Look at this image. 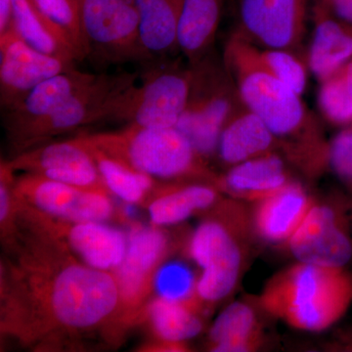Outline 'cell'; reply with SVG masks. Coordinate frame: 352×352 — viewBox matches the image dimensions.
Instances as JSON below:
<instances>
[{"mask_svg": "<svg viewBox=\"0 0 352 352\" xmlns=\"http://www.w3.org/2000/svg\"><path fill=\"white\" fill-rule=\"evenodd\" d=\"M9 279L4 325L30 342L91 332L120 321L113 273L90 267L43 234L34 232Z\"/></svg>", "mask_w": 352, "mask_h": 352, "instance_id": "6da1fadb", "label": "cell"}, {"mask_svg": "<svg viewBox=\"0 0 352 352\" xmlns=\"http://www.w3.org/2000/svg\"><path fill=\"white\" fill-rule=\"evenodd\" d=\"M222 58L243 103L270 129L287 161L308 175L329 168L330 142L302 95L268 74L256 61L251 44L234 34Z\"/></svg>", "mask_w": 352, "mask_h": 352, "instance_id": "7a4b0ae2", "label": "cell"}, {"mask_svg": "<svg viewBox=\"0 0 352 352\" xmlns=\"http://www.w3.org/2000/svg\"><path fill=\"white\" fill-rule=\"evenodd\" d=\"M263 309L292 327L321 332L352 303V274L344 268L300 263L278 273L263 289Z\"/></svg>", "mask_w": 352, "mask_h": 352, "instance_id": "3957f363", "label": "cell"}, {"mask_svg": "<svg viewBox=\"0 0 352 352\" xmlns=\"http://www.w3.org/2000/svg\"><path fill=\"white\" fill-rule=\"evenodd\" d=\"M85 140L161 180H207L214 183L208 162L176 127L151 129L126 124L115 131L80 133Z\"/></svg>", "mask_w": 352, "mask_h": 352, "instance_id": "277c9868", "label": "cell"}, {"mask_svg": "<svg viewBox=\"0 0 352 352\" xmlns=\"http://www.w3.org/2000/svg\"><path fill=\"white\" fill-rule=\"evenodd\" d=\"M189 65L188 100L176 129L208 162L217 154L222 129L243 101L223 58L215 50Z\"/></svg>", "mask_w": 352, "mask_h": 352, "instance_id": "5b68a950", "label": "cell"}, {"mask_svg": "<svg viewBox=\"0 0 352 352\" xmlns=\"http://www.w3.org/2000/svg\"><path fill=\"white\" fill-rule=\"evenodd\" d=\"M191 85V68L182 58H157L141 64L138 87L120 122L151 129L176 127Z\"/></svg>", "mask_w": 352, "mask_h": 352, "instance_id": "8992f818", "label": "cell"}, {"mask_svg": "<svg viewBox=\"0 0 352 352\" xmlns=\"http://www.w3.org/2000/svg\"><path fill=\"white\" fill-rule=\"evenodd\" d=\"M87 59L103 66L150 61L141 41L135 0H83Z\"/></svg>", "mask_w": 352, "mask_h": 352, "instance_id": "52a82bcc", "label": "cell"}, {"mask_svg": "<svg viewBox=\"0 0 352 352\" xmlns=\"http://www.w3.org/2000/svg\"><path fill=\"white\" fill-rule=\"evenodd\" d=\"M300 263L344 268L352 263V196L335 193L315 203L288 241Z\"/></svg>", "mask_w": 352, "mask_h": 352, "instance_id": "ba28073f", "label": "cell"}, {"mask_svg": "<svg viewBox=\"0 0 352 352\" xmlns=\"http://www.w3.org/2000/svg\"><path fill=\"white\" fill-rule=\"evenodd\" d=\"M138 80V72L96 74L36 131L25 150L102 120H119Z\"/></svg>", "mask_w": 352, "mask_h": 352, "instance_id": "9c48e42d", "label": "cell"}, {"mask_svg": "<svg viewBox=\"0 0 352 352\" xmlns=\"http://www.w3.org/2000/svg\"><path fill=\"white\" fill-rule=\"evenodd\" d=\"M235 15L232 34L261 48L302 54L308 0H228Z\"/></svg>", "mask_w": 352, "mask_h": 352, "instance_id": "30bf717a", "label": "cell"}, {"mask_svg": "<svg viewBox=\"0 0 352 352\" xmlns=\"http://www.w3.org/2000/svg\"><path fill=\"white\" fill-rule=\"evenodd\" d=\"M14 194L18 206L51 219L106 222L115 217V206L106 190L80 188L24 173L15 178Z\"/></svg>", "mask_w": 352, "mask_h": 352, "instance_id": "8fae6325", "label": "cell"}, {"mask_svg": "<svg viewBox=\"0 0 352 352\" xmlns=\"http://www.w3.org/2000/svg\"><path fill=\"white\" fill-rule=\"evenodd\" d=\"M188 254L200 267L199 302H219L235 288L242 270L240 244L230 227L219 219L205 220L192 233Z\"/></svg>", "mask_w": 352, "mask_h": 352, "instance_id": "7c38bea8", "label": "cell"}, {"mask_svg": "<svg viewBox=\"0 0 352 352\" xmlns=\"http://www.w3.org/2000/svg\"><path fill=\"white\" fill-rule=\"evenodd\" d=\"M18 217L30 224L32 231L57 241L76 258L95 270L113 273L126 256L127 234L105 222L66 221L22 207L18 210Z\"/></svg>", "mask_w": 352, "mask_h": 352, "instance_id": "4fadbf2b", "label": "cell"}, {"mask_svg": "<svg viewBox=\"0 0 352 352\" xmlns=\"http://www.w3.org/2000/svg\"><path fill=\"white\" fill-rule=\"evenodd\" d=\"M168 252V238L160 227L131 226L126 256L113 271L120 293V323L138 320L143 314L155 274Z\"/></svg>", "mask_w": 352, "mask_h": 352, "instance_id": "5bb4252c", "label": "cell"}, {"mask_svg": "<svg viewBox=\"0 0 352 352\" xmlns=\"http://www.w3.org/2000/svg\"><path fill=\"white\" fill-rule=\"evenodd\" d=\"M96 74L74 68L44 80L13 107L1 111L2 124L16 154L25 151L36 131Z\"/></svg>", "mask_w": 352, "mask_h": 352, "instance_id": "9a60e30c", "label": "cell"}, {"mask_svg": "<svg viewBox=\"0 0 352 352\" xmlns=\"http://www.w3.org/2000/svg\"><path fill=\"white\" fill-rule=\"evenodd\" d=\"M14 171L44 176L80 188L106 190L87 143L80 136L43 143L7 161Z\"/></svg>", "mask_w": 352, "mask_h": 352, "instance_id": "2e32d148", "label": "cell"}, {"mask_svg": "<svg viewBox=\"0 0 352 352\" xmlns=\"http://www.w3.org/2000/svg\"><path fill=\"white\" fill-rule=\"evenodd\" d=\"M67 61L34 50L9 28L0 34V107H13L44 80L76 68Z\"/></svg>", "mask_w": 352, "mask_h": 352, "instance_id": "e0dca14e", "label": "cell"}, {"mask_svg": "<svg viewBox=\"0 0 352 352\" xmlns=\"http://www.w3.org/2000/svg\"><path fill=\"white\" fill-rule=\"evenodd\" d=\"M311 20L307 66L321 83L352 60V25L338 19L319 0L311 7Z\"/></svg>", "mask_w": 352, "mask_h": 352, "instance_id": "ac0fdd59", "label": "cell"}, {"mask_svg": "<svg viewBox=\"0 0 352 352\" xmlns=\"http://www.w3.org/2000/svg\"><path fill=\"white\" fill-rule=\"evenodd\" d=\"M315 203L300 183L289 180L281 188L258 201L254 229L270 243H288Z\"/></svg>", "mask_w": 352, "mask_h": 352, "instance_id": "d6986e66", "label": "cell"}, {"mask_svg": "<svg viewBox=\"0 0 352 352\" xmlns=\"http://www.w3.org/2000/svg\"><path fill=\"white\" fill-rule=\"evenodd\" d=\"M272 152L281 153L276 138L263 120L242 103L222 129L215 156L222 164L231 168Z\"/></svg>", "mask_w": 352, "mask_h": 352, "instance_id": "ffe728a7", "label": "cell"}, {"mask_svg": "<svg viewBox=\"0 0 352 352\" xmlns=\"http://www.w3.org/2000/svg\"><path fill=\"white\" fill-rule=\"evenodd\" d=\"M287 162L281 153H268L228 168L214 185L231 195L258 201L291 180Z\"/></svg>", "mask_w": 352, "mask_h": 352, "instance_id": "44dd1931", "label": "cell"}, {"mask_svg": "<svg viewBox=\"0 0 352 352\" xmlns=\"http://www.w3.org/2000/svg\"><path fill=\"white\" fill-rule=\"evenodd\" d=\"M141 41L151 59L180 52L178 34L183 0H135Z\"/></svg>", "mask_w": 352, "mask_h": 352, "instance_id": "7402d4cb", "label": "cell"}, {"mask_svg": "<svg viewBox=\"0 0 352 352\" xmlns=\"http://www.w3.org/2000/svg\"><path fill=\"white\" fill-rule=\"evenodd\" d=\"M226 0H183L180 18L179 50L189 64L215 50L217 31Z\"/></svg>", "mask_w": 352, "mask_h": 352, "instance_id": "603a6c76", "label": "cell"}, {"mask_svg": "<svg viewBox=\"0 0 352 352\" xmlns=\"http://www.w3.org/2000/svg\"><path fill=\"white\" fill-rule=\"evenodd\" d=\"M217 199L215 187L205 183L164 185L148 206V214L152 226H175L212 207Z\"/></svg>", "mask_w": 352, "mask_h": 352, "instance_id": "cb8c5ba5", "label": "cell"}, {"mask_svg": "<svg viewBox=\"0 0 352 352\" xmlns=\"http://www.w3.org/2000/svg\"><path fill=\"white\" fill-rule=\"evenodd\" d=\"M198 305L199 303L170 302L157 296L146 305L143 314L155 337L162 344L159 347L178 351L183 349V342L201 332L204 323L197 312Z\"/></svg>", "mask_w": 352, "mask_h": 352, "instance_id": "d4e9b609", "label": "cell"}, {"mask_svg": "<svg viewBox=\"0 0 352 352\" xmlns=\"http://www.w3.org/2000/svg\"><path fill=\"white\" fill-rule=\"evenodd\" d=\"M9 28L34 50L78 63V57L68 41L30 0H13Z\"/></svg>", "mask_w": 352, "mask_h": 352, "instance_id": "484cf974", "label": "cell"}, {"mask_svg": "<svg viewBox=\"0 0 352 352\" xmlns=\"http://www.w3.org/2000/svg\"><path fill=\"white\" fill-rule=\"evenodd\" d=\"M261 332L256 312L247 303H231L210 330V351L245 352L258 346Z\"/></svg>", "mask_w": 352, "mask_h": 352, "instance_id": "4316f807", "label": "cell"}, {"mask_svg": "<svg viewBox=\"0 0 352 352\" xmlns=\"http://www.w3.org/2000/svg\"><path fill=\"white\" fill-rule=\"evenodd\" d=\"M109 193L119 198L122 203L138 205L155 190L156 179L152 176L132 168L126 162L108 154L100 148L85 140Z\"/></svg>", "mask_w": 352, "mask_h": 352, "instance_id": "83f0119b", "label": "cell"}, {"mask_svg": "<svg viewBox=\"0 0 352 352\" xmlns=\"http://www.w3.org/2000/svg\"><path fill=\"white\" fill-rule=\"evenodd\" d=\"M50 21L75 51L78 62L87 59L88 45L83 32L82 4L78 0H30Z\"/></svg>", "mask_w": 352, "mask_h": 352, "instance_id": "f1b7e54d", "label": "cell"}, {"mask_svg": "<svg viewBox=\"0 0 352 352\" xmlns=\"http://www.w3.org/2000/svg\"><path fill=\"white\" fill-rule=\"evenodd\" d=\"M318 104L328 122L336 126L352 124V60L320 83Z\"/></svg>", "mask_w": 352, "mask_h": 352, "instance_id": "f546056e", "label": "cell"}, {"mask_svg": "<svg viewBox=\"0 0 352 352\" xmlns=\"http://www.w3.org/2000/svg\"><path fill=\"white\" fill-rule=\"evenodd\" d=\"M251 45L256 61L268 74L295 90L296 94H305L309 69L307 59L303 60L302 54L286 50Z\"/></svg>", "mask_w": 352, "mask_h": 352, "instance_id": "4dcf8cb0", "label": "cell"}, {"mask_svg": "<svg viewBox=\"0 0 352 352\" xmlns=\"http://www.w3.org/2000/svg\"><path fill=\"white\" fill-rule=\"evenodd\" d=\"M197 280L193 271L179 261H163L153 282L157 298L170 302L200 303L197 298Z\"/></svg>", "mask_w": 352, "mask_h": 352, "instance_id": "1f68e13d", "label": "cell"}, {"mask_svg": "<svg viewBox=\"0 0 352 352\" xmlns=\"http://www.w3.org/2000/svg\"><path fill=\"white\" fill-rule=\"evenodd\" d=\"M329 168L352 196V124L344 126L330 141Z\"/></svg>", "mask_w": 352, "mask_h": 352, "instance_id": "d6a6232c", "label": "cell"}, {"mask_svg": "<svg viewBox=\"0 0 352 352\" xmlns=\"http://www.w3.org/2000/svg\"><path fill=\"white\" fill-rule=\"evenodd\" d=\"M14 171L7 161L0 166V223L2 237L12 235L17 219V201L14 194Z\"/></svg>", "mask_w": 352, "mask_h": 352, "instance_id": "836d02e7", "label": "cell"}, {"mask_svg": "<svg viewBox=\"0 0 352 352\" xmlns=\"http://www.w3.org/2000/svg\"><path fill=\"white\" fill-rule=\"evenodd\" d=\"M338 19L352 25V0H319Z\"/></svg>", "mask_w": 352, "mask_h": 352, "instance_id": "e575fe53", "label": "cell"}, {"mask_svg": "<svg viewBox=\"0 0 352 352\" xmlns=\"http://www.w3.org/2000/svg\"><path fill=\"white\" fill-rule=\"evenodd\" d=\"M13 0H0V34L6 32L10 25Z\"/></svg>", "mask_w": 352, "mask_h": 352, "instance_id": "d590c367", "label": "cell"}, {"mask_svg": "<svg viewBox=\"0 0 352 352\" xmlns=\"http://www.w3.org/2000/svg\"><path fill=\"white\" fill-rule=\"evenodd\" d=\"M342 349H346L347 351H352V333H349L346 339H344Z\"/></svg>", "mask_w": 352, "mask_h": 352, "instance_id": "8d00e7d4", "label": "cell"}, {"mask_svg": "<svg viewBox=\"0 0 352 352\" xmlns=\"http://www.w3.org/2000/svg\"><path fill=\"white\" fill-rule=\"evenodd\" d=\"M78 1L80 2V3L82 4V6L83 0H78Z\"/></svg>", "mask_w": 352, "mask_h": 352, "instance_id": "74e56055", "label": "cell"}]
</instances>
